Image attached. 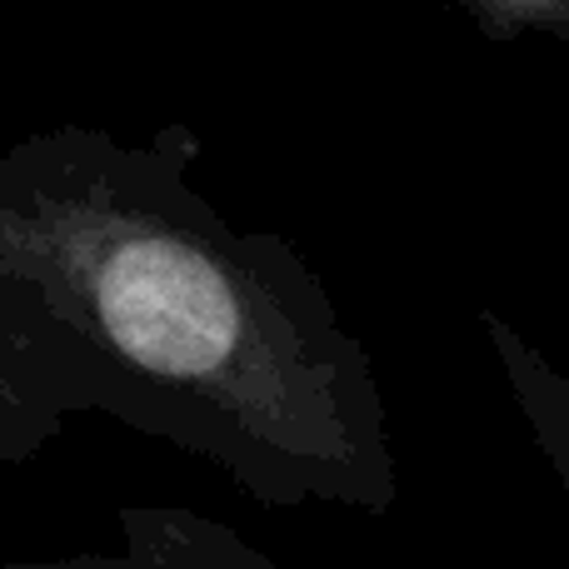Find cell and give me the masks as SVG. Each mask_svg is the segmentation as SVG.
<instances>
[{
    "label": "cell",
    "instance_id": "3",
    "mask_svg": "<svg viewBox=\"0 0 569 569\" xmlns=\"http://www.w3.org/2000/svg\"><path fill=\"white\" fill-rule=\"evenodd\" d=\"M450 6L495 46L545 36L569 50V0H450Z\"/></svg>",
    "mask_w": 569,
    "mask_h": 569
},
{
    "label": "cell",
    "instance_id": "1",
    "mask_svg": "<svg viewBox=\"0 0 569 569\" xmlns=\"http://www.w3.org/2000/svg\"><path fill=\"white\" fill-rule=\"evenodd\" d=\"M186 126L76 170L56 260L120 410L270 510L385 515L395 445L375 360L290 240L190 180Z\"/></svg>",
    "mask_w": 569,
    "mask_h": 569
},
{
    "label": "cell",
    "instance_id": "2",
    "mask_svg": "<svg viewBox=\"0 0 569 569\" xmlns=\"http://www.w3.org/2000/svg\"><path fill=\"white\" fill-rule=\"evenodd\" d=\"M475 325H480L485 345H490L495 365H500V380L515 400V415H520L525 430L535 435L545 465H550L555 480H560L569 495V375L540 345L525 340L505 315L475 310Z\"/></svg>",
    "mask_w": 569,
    "mask_h": 569
}]
</instances>
